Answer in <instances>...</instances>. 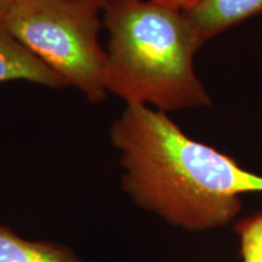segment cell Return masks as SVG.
Listing matches in <instances>:
<instances>
[{
  "instance_id": "obj_5",
  "label": "cell",
  "mask_w": 262,
  "mask_h": 262,
  "mask_svg": "<svg viewBox=\"0 0 262 262\" xmlns=\"http://www.w3.org/2000/svg\"><path fill=\"white\" fill-rule=\"evenodd\" d=\"M24 80L51 89L67 86L58 75L10 34L0 22V84Z\"/></svg>"
},
{
  "instance_id": "obj_10",
  "label": "cell",
  "mask_w": 262,
  "mask_h": 262,
  "mask_svg": "<svg viewBox=\"0 0 262 262\" xmlns=\"http://www.w3.org/2000/svg\"><path fill=\"white\" fill-rule=\"evenodd\" d=\"M104 6L108 4H112V3H123V2H131V0H102Z\"/></svg>"
},
{
  "instance_id": "obj_11",
  "label": "cell",
  "mask_w": 262,
  "mask_h": 262,
  "mask_svg": "<svg viewBox=\"0 0 262 262\" xmlns=\"http://www.w3.org/2000/svg\"><path fill=\"white\" fill-rule=\"evenodd\" d=\"M91 2H95V3H98V4H101L104 8V4H103V2L102 0H91Z\"/></svg>"
},
{
  "instance_id": "obj_2",
  "label": "cell",
  "mask_w": 262,
  "mask_h": 262,
  "mask_svg": "<svg viewBox=\"0 0 262 262\" xmlns=\"http://www.w3.org/2000/svg\"><path fill=\"white\" fill-rule=\"evenodd\" d=\"M103 12L108 94L165 113L211 106L194 70L202 45L183 12L152 0L112 3Z\"/></svg>"
},
{
  "instance_id": "obj_6",
  "label": "cell",
  "mask_w": 262,
  "mask_h": 262,
  "mask_svg": "<svg viewBox=\"0 0 262 262\" xmlns=\"http://www.w3.org/2000/svg\"><path fill=\"white\" fill-rule=\"evenodd\" d=\"M0 262H85L75 251L50 241H33L0 225Z\"/></svg>"
},
{
  "instance_id": "obj_3",
  "label": "cell",
  "mask_w": 262,
  "mask_h": 262,
  "mask_svg": "<svg viewBox=\"0 0 262 262\" xmlns=\"http://www.w3.org/2000/svg\"><path fill=\"white\" fill-rule=\"evenodd\" d=\"M91 0H11L2 22L10 34L91 103L106 100V51Z\"/></svg>"
},
{
  "instance_id": "obj_4",
  "label": "cell",
  "mask_w": 262,
  "mask_h": 262,
  "mask_svg": "<svg viewBox=\"0 0 262 262\" xmlns=\"http://www.w3.org/2000/svg\"><path fill=\"white\" fill-rule=\"evenodd\" d=\"M183 14L203 47L220 33L262 15V0H202Z\"/></svg>"
},
{
  "instance_id": "obj_9",
  "label": "cell",
  "mask_w": 262,
  "mask_h": 262,
  "mask_svg": "<svg viewBox=\"0 0 262 262\" xmlns=\"http://www.w3.org/2000/svg\"><path fill=\"white\" fill-rule=\"evenodd\" d=\"M10 4H11V0H0V21L5 16Z\"/></svg>"
},
{
  "instance_id": "obj_1",
  "label": "cell",
  "mask_w": 262,
  "mask_h": 262,
  "mask_svg": "<svg viewBox=\"0 0 262 262\" xmlns=\"http://www.w3.org/2000/svg\"><path fill=\"white\" fill-rule=\"evenodd\" d=\"M111 142L123 168L122 188L134 204L187 232L237 221L242 196L262 193V175L186 135L165 112L126 104Z\"/></svg>"
},
{
  "instance_id": "obj_7",
  "label": "cell",
  "mask_w": 262,
  "mask_h": 262,
  "mask_svg": "<svg viewBox=\"0 0 262 262\" xmlns=\"http://www.w3.org/2000/svg\"><path fill=\"white\" fill-rule=\"evenodd\" d=\"M239 254L243 262H262V211L235 221Z\"/></svg>"
},
{
  "instance_id": "obj_8",
  "label": "cell",
  "mask_w": 262,
  "mask_h": 262,
  "mask_svg": "<svg viewBox=\"0 0 262 262\" xmlns=\"http://www.w3.org/2000/svg\"><path fill=\"white\" fill-rule=\"evenodd\" d=\"M157 4L176 10L180 12H187L196 6L202 0H152Z\"/></svg>"
}]
</instances>
